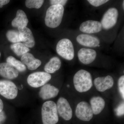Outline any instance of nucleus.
Returning a JSON list of instances; mask_svg holds the SVG:
<instances>
[{
  "label": "nucleus",
  "mask_w": 124,
  "mask_h": 124,
  "mask_svg": "<svg viewBox=\"0 0 124 124\" xmlns=\"http://www.w3.org/2000/svg\"><path fill=\"white\" fill-rule=\"evenodd\" d=\"M64 13V7L61 5H51L47 9L45 17L46 26L52 28L57 27L61 24Z\"/></svg>",
  "instance_id": "f257e3e1"
},
{
  "label": "nucleus",
  "mask_w": 124,
  "mask_h": 124,
  "mask_svg": "<svg viewBox=\"0 0 124 124\" xmlns=\"http://www.w3.org/2000/svg\"><path fill=\"white\" fill-rule=\"evenodd\" d=\"M73 82L76 90L80 93L87 92L93 86L91 74L88 71L81 69L75 74Z\"/></svg>",
  "instance_id": "f03ea898"
},
{
  "label": "nucleus",
  "mask_w": 124,
  "mask_h": 124,
  "mask_svg": "<svg viewBox=\"0 0 124 124\" xmlns=\"http://www.w3.org/2000/svg\"><path fill=\"white\" fill-rule=\"evenodd\" d=\"M41 117L43 124H56L59 116L57 105L52 101L45 102L41 108Z\"/></svg>",
  "instance_id": "7ed1b4c3"
},
{
  "label": "nucleus",
  "mask_w": 124,
  "mask_h": 124,
  "mask_svg": "<svg viewBox=\"0 0 124 124\" xmlns=\"http://www.w3.org/2000/svg\"><path fill=\"white\" fill-rule=\"evenodd\" d=\"M56 50L58 54L66 60L70 61L74 58V46L71 41L68 38L60 40L56 46Z\"/></svg>",
  "instance_id": "20e7f679"
},
{
  "label": "nucleus",
  "mask_w": 124,
  "mask_h": 124,
  "mask_svg": "<svg viewBox=\"0 0 124 124\" xmlns=\"http://www.w3.org/2000/svg\"><path fill=\"white\" fill-rule=\"evenodd\" d=\"M51 79V76L46 72H36L31 73L27 79L28 84L31 87L38 88L46 84Z\"/></svg>",
  "instance_id": "39448f33"
},
{
  "label": "nucleus",
  "mask_w": 124,
  "mask_h": 124,
  "mask_svg": "<svg viewBox=\"0 0 124 124\" xmlns=\"http://www.w3.org/2000/svg\"><path fill=\"white\" fill-rule=\"evenodd\" d=\"M119 16L118 10L115 7H111L104 14L101 21L102 29L106 30L111 29L117 23Z\"/></svg>",
  "instance_id": "423d86ee"
},
{
  "label": "nucleus",
  "mask_w": 124,
  "mask_h": 124,
  "mask_svg": "<svg viewBox=\"0 0 124 124\" xmlns=\"http://www.w3.org/2000/svg\"><path fill=\"white\" fill-rule=\"evenodd\" d=\"M18 90L13 82L8 80H0V94L9 100L15 99L17 96Z\"/></svg>",
  "instance_id": "0eeeda50"
},
{
  "label": "nucleus",
  "mask_w": 124,
  "mask_h": 124,
  "mask_svg": "<svg viewBox=\"0 0 124 124\" xmlns=\"http://www.w3.org/2000/svg\"><path fill=\"white\" fill-rule=\"evenodd\" d=\"M76 115L79 119L84 121H89L93 117L90 105L87 102L81 101L77 104L75 110Z\"/></svg>",
  "instance_id": "6e6552de"
},
{
  "label": "nucleus",
  "mask_w": 124,
  "mask_h": 124,
  "mask_svg": "<svg viewBox=\"0 0 124 124\" xmlns=\"http://www.w3.org/2000/svg\"><path fill=\"white\" fill-rule=\"evenodd\" d=\"M58 114L66 121L69 120L72 116V111L69 102L66 99L60 97L57 104Z\"/></svg>",
  "instance_id": "1a4fd4ad"
},
{
  "label": "nucleus",
  "mask_w": 124,
  "mask_h": 124,
  "mask_svg": "<svg viewBox=\"0 0 124 124\" xmlns=\"http://www.w3.org/2000/svg\"><path fill=\"white\" fill-rule=\"evenodd\" d=\"M101 23L94 20H88L81 23L79 27L80 31L85 34H93L100 32L102 31Z\"/></svg>",
  "instance_id": "9d476101"
},
{
  "label": "nucleus",
  "mask_w": 124,
  "mask_h": 124,
  "mask_svg": "<svg viewBox=\"0 0 124 124\" xmlns=\"http://www.w3.org/2000/svg\"><path fill=\"white\" fill-rule=\"evenodd\" d=\"M78 57L81 62L85 65L91 64L97 57L96 51L93 49L83 48L78 52Z\"/></svg>",
  "instance_id": "9b49d317"
},
{
  "label": "nucleus",
  "mask_w": 124,
  "mask_h": 124,
  "mask_svg": "<svg viewBox=\"0 0 124 124\" xmlns=\"http://www.w3.org/2000/svg\"><path fill=\"white\" fill-rule=\"evenodd\" d=\"M77 41L82 46L89 48L100 46V41L98 38L89 34L82 33L76 37Z\"/></svg>",
  "instance_id": "f8f14e48"
},
{
  "label": "nucleus",
  "mask_w": 124,
  "mask_h": 124,
  "mask_svg": "<svg viewBox=\"0 0 124 124\" xmlns=\"http://www.w3.org/2000/svg\"><path fill=\"white\" fill-rule=\"evenodd\" d=\"M93 82L97 90L101 92L112 88L114 83L113 77L110 75L97 78L94 80Z\"/></svg>",
  "instance_id": "ddd939ff"
},
{
  "label": "nucleus",
  "mask_w": 124,
  "mask_h": 124,
  "mask_svg": "<svg viewBox=\"0 0 124 124\" xmlns=\"http://www.w3.org/2000/svg\"><path fill=\"white\" fill-rule=\"evenodd\" d=\"M21 42L28 48L34 47L35 44L33 34L31 29L26 27L18 28Z\"/></svg>",
  "instance_id": "4468645a"
},
{
  "label": "nucleus",
  "mask_w": 124,
  "mask_h": 124,
  "mask_svg": "<svg viewBox=\"0 0 124 124\" xmlns=\"http://www.w3.org/2000/svg\"><path fill=\"white\" fill-rule=\"evenodd\" d=\"M19 72L8 63H0V76L8 79H14L18 77Z\"/></svg>",
  "instance_id": "2eb2a0df"
},
{
  "label": "nucleus",
  "mask_w": 124,
  "mask_h": 124,
  "mask_svg": "<svg viewBox=\"0 0 124 124\" xmlns=\"http://www.w3.org/2000/svg\"><path fill=\"white\" fill-rule=\"evenodd\" d=\"M59 90L57 88L50 84H46L41 86L39 96L43 100H48L57 96Z\"/></svg>",
  "instance_id": "dca6fc26"
},
{
  "label": "nucleus",
  "mask_w": 124,
  "mask_h": 124,
  "mask_svg": "<svg viewBox=\"0 0 124 124\" xmlns=\"http://www.w3.org/2000/svg\"><path fill=\"white\" fill-rule=\"evenodd\" d=\"M21 62L26 66L28 69L31 70H34L39 67L41 64V62L36 59L32 54L27 53L24 54L21 58Z\"/></svg>",
  "instance_id": "f3484780"
},
{
  "label": "nucleus",
  "mask_w": 124,
  "mask_h": 124,
  "mask_svg": "<svg viewBox=\"0 0 124 124\" xmlns=\"http://www.w3.org/2000/svg\"><path fill=\"white\" fill-rule=\"evenodd\" d=\"M90 102L93 114L94 115L100 114L105 107L104 99L99 96L93 97L90 99Z\"/></svg>",
  "instance_id": "a211bd4d"
},
{
  "label": "nucleus",
  "mask_w": 124,
  "mask_h": 124,
  "mask_svg": "<svg viewBox=\"0 0 124 124\" xmlns=\"http://www.w3.org/2000/svg\"><path fill=\"white\" fill-rule=\"evenodd\" d=\"M29 22L27 17L24 11L21 9L18 10L15 18L12 20L11 25L16 28L27 27Z\"/></svg>",
  "instance_id": "6ab92c4d"
},
{
  "label": "nucleus",
  "mask_w": 124,
  "mask_h": 124,
  "mask_svg": "<svg viewBox=\"0 0 124 124\" xmlns=\"http://www.w3.org/2000/svg\"><path fill=\"white\" fill-rule=\"evenodd\" d=\"M62 65V62L60 59L57 57H54L50 59L44 67L46 72L53 73L59 70Z\"/></svg>",
  "instance_id": "aec40b11"
},
{
  "label": "nucleus",
  "mask_w": 124,
  "mask_h": 124,
  "mask_svg": "<svg viewBox=\"0 0 124 124\" xmlns=\"http://www.w3.org/2000/svg\"><path fill=\"white\" fill-rule=\"evenodd\" d=\"M10 47L11 50L18 56H22L30 50L28 47L21 42L12 44Z\"/></svg>",
  "instance_id": "412c9836"
},
{
  "label": "nucleus",
  "mask_w": 124,
  "mask_h": 124,
  "mask_svg": "<svg viewBox=\"0 0 124 124\" xmlns=\"http://www.w3.org/2000/svg\"><path fill=\"white\" fill-rule=\"evenodd\" d=\"M7 62L11 64L18 71L23 72L26 70V66L21 61L12 56H9L6 59Z\"/></svg>",
  "instance_id": "4be33fe9"
},
{
  "label": "nucleus",
  "mask_w": 124,
  "mask_h": 124,
  "mask_svg": "<svg viewBox=\"0 0 124 124\" xmlns=\"http://www.w3.org/2000/svg\"><path fill=\"white\" fill-rule=\"evenodd\" d=\"M6 36L8 41L13 44L21 42L18 31L15 30H9L6 33Z\"/></svg>",
  "instance_id": "5701e85b"
},
{
  "label": "nucleus",
  "mask_w": 124,
  "mask_h": 124,
  "mask_svg": "<svg viewBox=\"0 0 124 124\" xmlns=\"http://www.w3.org/2000/svg\"><path fill=\"white\" fill-rule=\"evenodd\" d=\"M44 2L43 0H27L25 1V5L29 8L39 9Z\"/></svg>",
  "instance_id": "b1692460"
},
{
  "label": "nucleus",
  "mask_w": 124,
  "mask_h": 124,
  "mask_svg": "<svg viewBox=\"0 0 124 124\" xmlns=\"http://www.w3.org/2000/svg\"><path fill=\"white\" fill-rule=\"evenodd\" d=\"M118 87L119 92L121 97L124 98V76L123 75L119 78L118 80Z\"/></svg>",
  "instance_id": "393cba45"
},
{
  "label": "nucleus",
  "mask_w": 124,
  "mask_h": 124,
  "mask_svg": "<svg viewBox=\"0 0 124 124\" xmlns=\"http://www.w3.org/2000/svg\"><path fill=\"white\" fill-rule=\"evenodd\" d=\"M87 1L93 6L98 7L104 4L109 1L108 0H88Z\"/></svg>",
  "instance_id": "a878e982"
},
{
  "label": "nucleus",
  "mask_w": 124,
  "mask_h": 124,
  "mask_svg": "<svg viewBox=\"0 0 124 124\" xmlns=\"http://www.w3.org/2000/svg\"><path fill=\"white\" fill-rule=\"evenodd\" d=\"M116 115L118 116H122L124 114V102L121 103L116 107L115 110Z\"/></svg>",
  "instance_id": "bb28decb"
},
{
  "label": "nucleus",
  "mask_w": 124,
  "mask_h": 124,
  "mask_svg": "<svg viewBox=\"0 0 124 124\" xmlns=\"http://www.w3.org/2000/svg\"><path fill=\"white\" fill-rule=\"evenodd\" d=\"M68 1L67 0H50V3L51 5H61L64 7Z\"/></svg>",
  "instance_id": "cd10ccee"
},
{
  "label": "nucleus",
  "mask_w": 124,
  "mask_h": 124,
  "mask_svg": "<svg viewBox=\"0 0 124 124\" xmlns=\"http://www.w3.org/2000/svg\"><path fill=\"white\" fill-rule=\"evenodd\" d=\"M7 116L4 111H2L0 112V124H2L6 120Z\"/></svg>",
  "instance_id": "c85d7f7f"
},
{
  "label": "nucleus",
  "mask_w": 124,
  "mask_h": 124,
  "mask_svg": "<svg viewBox=\"0 0 124 124\" xmlns=\"http://www.w3.org/2000/svg\"><path fill=\"white\" fill-rule=\"evenodd\" d=\"M10 1L9 0H0V8H2L4 5L8 4Z\"/></svg>",
  "instance_id": "c756f323"
},
{
  "label": "nucleus",
  "mask_w": 124,
  "mask_h": 124,
  "mask_svg": "<svg viewBox=\"0 0 124 124\" xmlns=\"http://www.w3.org/2000/svg\"><path fill=\"white\" fill-rule=\"evenodd\" d=\"M4 108V104L2 100L0 98V112L3 111Z\"/></svg>",
  "instance_id": "7c9ffc66"
},
{
  "label": "nucleus",
  "mask_w": 124,
  "mask_h": 124,
  "mask_svg": "<svg viewBox=\"0 0 124 124\" xmlns=\"http://www.w3.org/2000/svg\"><path fill=\"white\" fill-rule=\"evenodd\" d=\"M122 8L123 9H124V1H123V3H122Z\"/></svg>",
  "instance_id": "2f4dec72"
},
{
  "label": "nucleus",
  "mask_w": 124,
  "mask_h": 124,
  "mask_svg": "<svg viewBox=\"0 0 124 124\" xmlns=\"http://www.w3.org/2000/svg\"><path fill=\"white\" fill-rule=\"evenodd\" d=\"M1 56V53H0V57Z\"/></svg>",
  "instance_id": "473e14b6"
}]
</instances>
